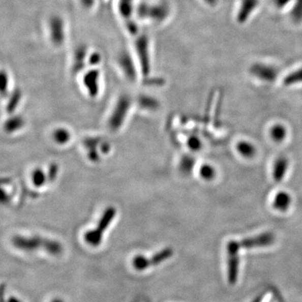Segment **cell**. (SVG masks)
Instances as JSON below:
<instances>
[{"label":"cell","instance_id":"obj_14","mask_svg":"<svg viewBox=\"0 0 302 302\" xmlns=\"http://www.w3.org/2000/svg\"><path fill=\"white\" fill-rule=\"evenodd\" d=\"M201 141L199 139H197V137H193L192 139H190L189 145L191 147V149L193 150H197L200 149L201 147Z\"/></svg>","mask_w":302,"mask_h":302},{"label":"cell","instance_id":"obj_7","mask_svg":"<svg viewBox=\"0 0 302 302\" xmlns=\"http://www.w3.org/2000/svg\"><path fill=\"white\" fill-rule=\"evenodd\" d=\"M288 167H289V161L285 156H280L276 159L273 165V170H272V175H273L274 180L276 183H281L285 178V174L287 172Z\"/></svg>","mask_w":302,"mask_h":302},{"label":"cell","instance_id":"obj_19","mask_svg":"<svg viewBox=\"0 0 302 302\" xmlns=\"http://www.w3.org/2000/svg\"><path fill=\"white\" fill-rule=\"evenodd\" d=\"M51 302H64L63 301V300H61V299H58V298H56V299H54V300H52V301Z\"/></svg>","mask_w":302,"mask_h":302},{"label":"cell","instance_id":"obj_12","mask_svg":"<svg viewBox=\"0 0 302 302\" xmlns=\"http://www.w3.org/2000/svg\"><path fill=\"white\" fill-rule=\"evenodd\" d=\"M290 17L295 24L302 22V0H295L290 12Z\"/></svg>","mask_w":302,"mask_h":302},{"label":"cell","instance_id":"obj_3","mask_svg":"<svg viewBox=\"0 0 302 302\" xmlns=\"http://www.w3.org/2000/svg\"><path fill=\"white\" fill-rule=\"evenodd\" d=\"M172 250L166 249V250L155 254V256L152 257L150 259H147L144 256H137L133 259V266L137 270H144L149 267L157 265L166 259H170V257L172 256Z\"/></svg>","mask_w":302,"mask_h":302},{"label":"cell","instance_id":"obj_15","mask_svg":"<svg viewBox=\"0 0 302 302\" xmlns=\"http://www.w3.org/2000/svg\"><path fill=\"white\" fill-rule=\"evenodd\" d=\"M6 285L5 283L0 284V302H6Z\"/></svg>","mask_w":302,"mask_h":302},{"label":"cell","instance_id":"obj_18","mask_svg":"<svg viewBox=\"0 0 302 302\" xmlns=\"http://www.w3.org/2000/svg\"><path fill=\"white\" fill-rule=\"evenodd\" d=\"M206 2L210 4V5H214V4H216L217 0H206Z\"/></svg>","mask_w":302,"mask_h":302},{"label":"cell","instance_id":"obj_6","mask_svg":"<svg viewBox=\"0 0 302 302\" xmlns=\"http://www.w3.org/2000/svg\"><path fill=\"white\" fill-rule=\"evenodd\" d=\"M259 0H242L237 11V20L240 24H244L250 19L254 10H256Z\"/></svg>","mask_w":302,"mask_h":302},{"label":"cell","instance_id":"obj_2","mask_svg":"<svg viewBox=\"0 0 302 302\" xmlns=\"http://www.w3.org/2000/svg\"><path fill=\"white\" fill-rule=\"evenodd\" d=\"M239 243L235 240H231L227 244V254H228V278L231 285L237 282L239 265Z\"/></svg>","mask_w":302,"mask_h":302},{"label":"cell","instance_id":"obj_8","mask_svg":"<svg viewBox=\"0 0 302 302\" xmlns=\"http://www.w3.org/2000/svg\"><path fill=\"white\" fill-rule=\"evenodd\" d=\"M291 203H292V197L290 193L285 191H281L277 192L274 197L272 206L274 209H276L277 211L286 212L290 208Z\"/></svg>","mask_w":302,"mask_h":302},{"label":"cell","instance_id":"obj_16","mask_svg":"<svg viewBox=\"0 0 302 302\" xmlns=\"http://www.w3.org/2000/svg\"><path fill=\"white\" fill-rule=\"evenodd\" d=\"M291 0H273L274 5H276L278 9H283L286 5L290 4Z\"/></svg>","mask_w":302,"mask_h":302},{"label":"cell","instance_id":"obj_10","mask_svg":"<svg viewBox=\"0 0 302 302\" xmlns=\"http://www.w3.org/2000/svg\"><path fill=\"white\" fill-rule=\"evenodd\" d=\"M270 136L274 141L281 143L287 136V130L283 125L276 124L271 128Z\"/></svg>","mask_w":302,"mask_h":302},{"label":"cell","instance_id":"obj_13","mask_svg":"<svg viewBox=\"0 0 302 302\" xmlns=\"http://www.w3.org/2000/svg\"><path fill=\"white\" fill-rule=\"evenodd\" d=\"M200 175L204 180H212L216 175V170L210 165H203L200 169Z\"/></svg>","mask_w":302,"mask_h":302},{"label":"cell","instance_id":"obj_17","mask_svg":"<svg viewBox=\"0 0 302 302\" xmlns=\"http://www.w3.org/2000/svg\"><path fill=\"white\" fill-rule=\"evenodd\" d=\"M6 302H23L20 299L16 297V296H10L8 298L7 301Z\"/></svg>","mask_w":302,"mask_h":302},{"label":"cell","instance_id":"obj_4","mask_svg":"<svg viewBox=\"0 0 302 302\" xmlns=\"http://www.w3.org/2000/svg\"><path fill=\"white\" fill-rule=\"evenodd\" d=\"M250 72L263 82H273L278 77V70L276 67L264 63H254L250 67Z\"/></svg>","mask_w":302,"mask_h":302},{"label":"cell","instance_id":"obj_11","mask_svg":"<svg viewBox=\"0 0 302 302\" xmlns=\"http://www.w3.org/2000/svg\"><path fill=\"white\" fill-rule=\"evenodd\" d=\"M283 83L285 86H291L295 84L302 83V67L289 73L284 78Z\"/></svg>","mask_w":302,"mask_h":302},{"label":"cell","instance_id":"obj_1","mask_svg":"<svg viewBox=\"0 0 302 302\" xmlns=\"http://www.w3.org/2000/svg\"><path fill=\"white\" fill-rule=\"evenodd\" d=\"M14 245L19 250L24 251L44 250L55 255H58L63 252V246L59 243L41 237H15Z\"/></svg>","mask_w":302,"mask_h":302},{"label":"cell","instance_id":"obj_5","mask_svg":"<svg viewBox=\"0 0 302 302\" xmlns=\"http://www.w3.org/2000/svg\"><path fill=\"white\" fill-rule=\"evenodd\" d=\"M276 240L274 233L270 232L260 233L254 237H247L239 243L240 246L245 249H254V248L268 247L273 245Z\"/></svg>","mask_w":302,"mask_h":302},{"label":"cell","instance_id":"obj_9","mask_svg":"<svg viewBox=\"0 0 302 302\" xmlns=\"http://www.w3.org/2000/svg\"><path fill=\"white\" fill-rule=\"evenodd\" d=\"M237 150L240 156L246 159H251L256 155V148L254 144L249 141L238 142L237 144Z\"/></svg>","mask_w":302,"mask_h":302}]
</instances>
